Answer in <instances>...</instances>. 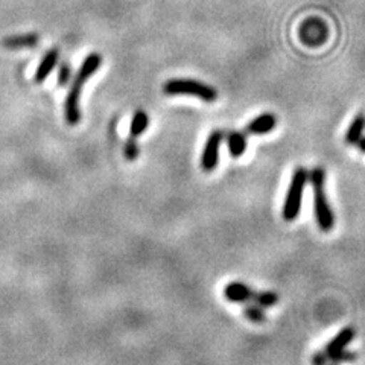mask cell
<instances>
[{
  "instance_id": "12",
  "label": "cell",
  "mask_w": 365,
  "mask_h": 365,
  "mask_svg": "<svg viewBox=\"0 0 365 365\" xmlns=\"http://www.w3.org/2000/svg\"><path fill=\"white\" fill-rule=\"evenodd\" d=\"M247 133L242 131H230L227 134V146H228V153L233 158L242 157L247 151Z\"/></svg>"
},
{
  "instance_id": "4",
  "label": "cell",
  "mask_w": 365,
  "mask_h": 365,
  "mask_svg": "<svg viewBox=\"0 0 365 365\" xmlns=\"http://www.w3.org/2000/svg\"><path fill=\"white\" fill-rule=\"evenodd\" d=\"M307 182H309V173H307V169L303 166L295 168L282 209V216L287 222H292L299 218L302 210L303 192Z\"/></svg>"
},
{
  "instance_id": "18",
  "label": "cell",
  "mask_w": 365,
  "mask_h": 365,
  "mask_svg": "<svg viewBox=\"0 0 365 365\" xmlns=\"http://www.w3.org/2000/svg\"><path fill=\"white\" fill-rule=\"evenodd\" d=\"M330 364H335V365H339V364H347V362H353L358 359V353L353 351V350H342L339 353H336V355L330 356Z\"/></svg>"
},
{
  "instance_id": "8",
  "label": "cell",
  "mask_w": 365,
  "mask_h": 365,
  "mask_svg": "<svg viewBox=\"0 0 365 365\" xmlns=\"http://www.w3.org/2000/svg\"><path fill=\"white\" fill-rule=\"evenodd\" d=\"M255 289L242 282H230L224 288V297L232 303H248L253 300Z\"/></svg>"
},
{
  "instance_id": "15",
  "label": "cell",
  "mask_w": 365,
  "mask_h": 365,
  "mask_svg": "<svg viewBox=\"0 0 365 365\" xmlns=\"http://www.w3.org/2000/svg\"><path fill=\"white\" fill-rule=\"evenodd\" d=\"M242 314L248 319V322H251V323L260 324V323H265L267 322V312H265L264 307L253 303V302H248L244 306Z\"/></svg>"
},
{
  "instance_id": "17",
  "label": "cell",
  "mask_w": 365,
  "mask_h": 365,
  "mask_svg": "<svg viewBox=\"0 0 365 365\" xmlns=\"http://www.w3.org/2000/svg\"><path fill=\"white\" fill-rule=\"evenodd\" d=\"M139 153H140V148H139V143H137V139L135 137H130V139L123 145L125 158H127L128 162H135L137 157H139Z\"/></svg>"
},
{
  "instance_id": "16",
  "label": "cell",
  "mask_w": 365,
  "mask_h": 365,
  "mask_svg": "<svg viewBox=\"0 0 365 365\" xmlns=\"http://www.w3.org/2000/svg\"><path fill=\"white\" fill-rule=\"evenodd\" d=\"M280 300V297L276 291H256L253 295V303L259 304L264 307V309H269V307H274Z\"/></svg>"
},
{
  "instance_id": "11",
  "label": "cell",
  "mask_w": 365,
  "mask_h": 365,
  "mask_svg": "<svg viewBox=\"0 0 365 365\" xmlns=\"http://www.w3.org/2000/svg\"><path fill=\"white\" fill-rule=\"evenodd\" d=\"M40 43L38 34H19V36H8L2 40V46L6 49H25L34 48Z\"/></svg>"
},
{
  "instance_id": "22",
  "label": "cell",
  "mask_w": 365,
  "mask_h": 365,
  "mask_svg": "<svg viewBox=\"0 0 365 365\" xmlns=\"http://www.w3.org/2000/svg\"><path fill=\"white\" fill-rule=\"evenodd\" d=\"M329 365H335V364H329Z\"/></svg>"
},
{
  "instance_id": "13",
  "label": "cell",
  "mask_w": 365,
  "mask_h": 365,
  "mask_svg": "<svg viewBox=\"0 0 365 365\" xmlns=\"http://www.w3.org/2000/svg\"><path fill=\"white\" fill-rule=\"evenodd\" d=\"M364 130H365V113L361 111L355 118H353L350 123V127L346 133V139H344L346 143L351 146L356 145L361 140V137L364 135Z\"/></svg>"
},
{
  "instance_id": "9",
  "label": "cell",
  "mask_w": 365,
  "mask_h": 365,
  "mask_svg": "<svg viewBox=\"0 0 365 365\" xmlns=\"http://www.w3.org/2000/svg\"><path fill=\"white\" fill-rule=\"evenodd\" d=\"M356 336L355 327H344L341 332L329 341V344L324 347V353L330 358L336 355V353L346 350L350 342Z\"/></svg>"
},
{
  "instance_id": "21",
  "label": "cell",
  "mask_w": 365,
  "mask_h": 365,
  "mask_svg": "<svg viewBox=\"0 0 365 365\" xmlns=\"http://www.w3.org/2000/svg\"><path fill=\"white\" fill-rule=\"evenodd\" d=\"M356 146H358V150H359L361 154H365V137L364 135L361 137V140L356 143Z\"/></svg>"
},
{
  "instance_id": "6",
  "label": "cell",
  "mask_w": 365,
  "mask_h": 365,
  "mask_svg": "<svg viewBox=\"0 0 365 365\" xmlns=\"http://www.w3.org/2000/svg\"><path fill=\"white\" fill-rule=\"evenodd\" d=\"M300 40L307 46H319L327 40V26L323 20L311 17L300 26Z\"/></svg>"
},
{
  "instance_id": "7",
  "label": "cell",
  "mask_w": 365,
  "mask_h": 365,
  "mask_svg": "<svg viewBox=\"0 0 365 365\" xmlns=\"http://www.w3.org/2000/svg\"><path fill=\"white\" fill-rule=\"evenodd\" d=\"M277 127V118L272 113H262L260 116L250 120L245 127L247 135H264Z\"/></svg>"
},
{
  "instance_id": "3",
  "label": "cell",
  "mask_w": 365,
  "mask_h": 365,
  "mask_svg": "<svg viewBox=\"0 0 365 365\" xmlns=\"http://www.w3.org/2000/svg\"><path fill=\"white\" fill-rule=\"evenodd\" d=\"M163 93L168 96H177V95H187L198 98L204 102H216L218 99V91L212 86L198 81V79L192 78H173L168 79L163 84Z\"/></svg>"
},
{
  "instance_id": "19",
  "label": "cell",
  "mask_w": 365,
  "mask_h": 365,
  "mask_svg": "<svg viewBox=\"0 0 365 365\" xmlns=\"http://www.w3.org/2000/svg\"><path fill=\"white\" fill-rule=\"evenodd\" d=\"M72 76V68L68 63H61V66L58 67V76H56V83H58L60 87L67 86V83L71 81Z\"/></svg>"
},
{
  "instance_id": "1",
  "label": "cell",
  "mask_w": 365,
  "mask_h": 365,
  "mask_svg": "<svg viewBox=\"0 0 365 365\" xmlns=\"http://www.w3.org/2000/svg\"><path fill=\"white\" fill-rule=\"evenodd\" d=\"M101 66H102V55L98 52H91L86 56L81 67H79L78 72L75 73L73 83L67 91L66 102H64V118L71 127H75V125H78L79 120H81L79 98H81L83 87L86 86L88 79L99 71Z\"/></svg>"
},
{
  "instance_id": "5",
  "label": "cell",
  "mask_w": 365,
  "mask_h": 365,
  "mask_svg": "<svg viewBox=\"0 0 365 365\" xmlns=\"http://www.w3.org/2000/svg\"><path fill=\"white\" fill-rule=\"evenodd\" d=\"M222 140H224V133L221 130H215L209 134L201 154V169L204 173L210 174L216 168H218Z\"/></svg>"
},
{
  "instance_id": "20",
  "label": "cell",
  "mask_w": 365,
  "mask_h": 365,
  "mask_svg": "<svg viewBox=\"0 0 365 365\" xmlns=\"http://www.w3.org/2000/svg\"><path fill=\"white\" fill-rule=\"evenodd\" d=\"M330 359L324 353V350L322 351H315L312 355V365H329Z\"/></svg>"
},
{
  "instance_id": "2",
  "label": "cell",
  "mask_w": 365,
  "mask_h": 365,
  "mask_svg": "<svg viewBox=\"0 0 365 365\" xmlns=\"http://www.w3.org/2000/svg\"><path fill=\"white\" fill-rule=\"evenodd\" d=\"M309 182L314 192V213L319 230L329 233L335 227V215L326 195V173L322 166H315L309 173Z\"/></svg>"
},
{
  "instance_id": "10",
  "label": "cell",
  "mask_w": 365,
  "mask_h": 365,
  "mask_svg": "<svg viewBox=\"0 0 365 365\" xmlns=\"http://www.w3.org/2000/svg\"><path fill=\"white\" fill-rule=\"evenodd\" d=\"M58 61H60L58 48L49 49L44 53L43 60L40 61V64L37 67V72H36V75H34V81H36L37 84H41L44 79L52 73V71L56 67V64H58Z\"/></svg>"
},
{
  "instance_id": "14",
  "label": "cell",
  "mask_w": 365,
  "mask_h": 365,
  "mask_svg": "<svg viewBox=\"0 0 365 365\" xmlns=\"http://www.w3.org/2000/svg\"><path fill=\"white\" fill-rule=\"evenodd\" d=\"M150 127V116L145 110H137L133 118H131V123H130V137H140L146 130Z\"/></svg>"
}]
</instances>
